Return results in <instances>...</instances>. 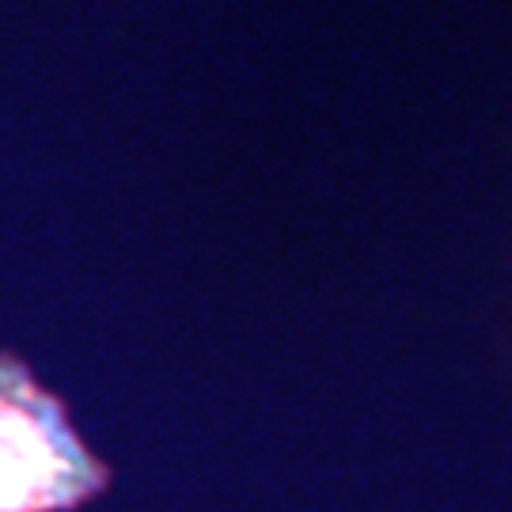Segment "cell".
I'll use <instances>...</instances> for the list:
<instances>
[{
    "mask_svg": "<svg viewBox=\"0 0 512 512\" xmlns=\"http://www.w3.org/2000/svg\"><path fill=\"white\" fill-rule=\"evenodd\" d=\"M103 486V467L65 425L61 406L0 361V512L69 509Z\"/></svg>",
    "mask_w": 512,
    "mask_h": 512,
    "instance_id": "cell-1",
    "label": "cell"
}]
</instances>
